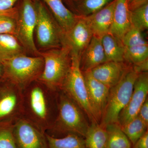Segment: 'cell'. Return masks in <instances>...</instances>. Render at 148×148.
<instances>
[{
	"label": "cell",
	"mask_w": 148,
	"mask_h": 148,
	"mask_svg": "<svg viewBox=\"0 0 148 148\" xmlns=\"http://www.w3.org/2000/svg\"><path fill=\"white\" fill-rule=\"evenodd\" d=\"M22 116L45 132L52 128L58 113V94L38 80L22 90Z\"/></svg>",
	"instance_id": "cell-1"
},
{
	"label": "cell",
	"mask_w": 148,
	"mask_h": 148,
	"mask_svg": "<svg viewBox=\"0 0 148 148\" xmlns=\"http://www.w3.org/2000/svg\"><path fill=\"white\" fill-rule=\"evenodd\" d=\"M87 119L80 107L61 90L58 92L57 116L53 127L49 132L62 137L75 134L84 138L90 125Z\"/></svg>",
	"instance_id": "cell-2"
},
{
	"label": "cell",
	"mask_w": 148,
	"mask_h": 148,
	"mask_svg": "<svg viewBox=\"0 0 148 148\" xmlns=\"http://www.w3.org/2000/svg\"><path fill=\"white\" fill-rule=\"evenodd\" d=\"M44 65L42 73L38 79L56 92L61 90L71 66V55L69 48L63 45L61 47L51 49L40 52Z\"/></svg>",
	"instance_id": "cell-3"
},
{
	"label": "cell",
	"mask_w": 148,
	"mask_h": 148,
	"mask_svg": "<svg viewBox=\"0 0 148 148\" xmlns=\"http://www.w3.org/2000/svg\"><path fill=\"white\" fill-rule=\"evenodd\" d=\"M140 73L129 64L119 82L110 88L106 109L100 124L106 127L112 123H118L121 111L129 102L134 83Z\"/></svg>",
	"instance_id": "cell-4"
},
{
	"label": "cell",
	"mask_w": 148,
	"mask_h": 148,
	"mask_svg": "<svg viewBox=\"0 0 148 148\" xmlns=\"http://www.w3.org/2000/svg\"><path fill=\"white\" fill-rule=\"evenodd\" d=\"M2 77L8 80L21 90L38 79L43 70L41 56H17L4 62Z\"/></svg>",
	"instance_id": "cell-5"
},
{
	"label": "cell",
	"mask_w": 148,
	"mask_h": 148,
	"mask_svg": "<svg viewBox=\"0 0 148 148\" xmlns=\"http://www.w3.org/2000/svg\"><path fill=\"white\" fill-rule=\"evenodd\" d=\"M36 12L35 31L38 44L43 48L61 47L64 34L45 4L40 0H34Z\"/></svg>",
	"instance_id": "cell-6"
},
{
	"label": "cell",
	"mask_w": 148,
	"mask_h": 148,
	"mask_svg": "<svg viewBox=\"0 0 148 148\" xmlns=\"http://www.w3.org/2000/svg\"><path fill=\"white\" fill-rule=\"evenodd\" d=\"M15 6L17 16L14 36L26 51L35 56H40L34 40L36 12L34 0H18Z\"/></svg>",
	"instance_id": "cell-7"
},
{
	"label": "cell",
	"mask_w": 148,
	"mask_h": 148,
	"mask_svg": "<svg viewBox=\"0 0 148 148\" xmlns=\"http://www.w3.org/2000/svg\"><path fill=\"white\" fill-rule=\"evenodd\" d=\"M80 59L78 56L71 55V69L61 90L66 92L80 107L90 123L98 122L88 99L84 77L80 67Z\"/></svg>",
	"instance_id": "cell-8"
},
{
	"label": "cell",
	"mask_w": 148,
	"mask_h": 148,
	"mask_svg": "<svg viewBox=\"0 0 148 148\" xmlns=\"http://www.w3.org/2000/svg\"><path fill=\"white\" fill-rule=\"evenodd\" d=\"M22 116V90L8 80L0 78V123L13 124Z\"/></svg>",
	"instance_id": "cell-9"
},
{
	"label": "cell",
	"mask_w": 148,
	"mask_h": 148,
	"mask_svg": "<svg viewBox=\"0 0 148 148\" xmlns=\"http://www.w3.org/2000/svg\"><path fill=\"white\" fill-rule=\"evenodd\" d=\"M16 148H48L46 132L21 116L12 124Z\"/></svg>",
	"instance_id": "cell-10"
},
{
	"label": "cell",
	"mask_w": 148,
	"mask_h": 148,
	"mask_svg": "<svg viewBox=\"0 0 148 148\" xmlns=\"http://www.w3.org/2000/svg\"><path fill=\"white\" fill-rule=\"evenodd\" d=\"M148 72H142L135 80L129 102L119 114L118 123L121 126L138 116L141 106L148 98Z\"/></svg>",
	"instance_id": "cell-11"
},
{
	"label": "cell",
	"mask_w": 148,
	"mask_h": 148,
	"mask_svg": "<svg viewBox=\"0 0 148 148\" xmlns=\"http://www.w3.org/2000/svg\"><path fill=\"white\" fill-rule=\"evenodd\" d=\"M93 36L84 16H79L73 27L64 34L63 45L69 48L71 55L80 58Z\"/></svg>",
	"instance_id": "cell-12"
},
{
	"label": "cell",
	"mask_w": 148,
	"mask_h": 148,
	"mask_svg": "<svg viewBox=\"0 0 148 148\" xmlns=\"http://www.w3.org/2000/svg\"><path fill=\"white\" fill-rule=\"evenodd\" d=\"M82 73L90 106L96 120L100 123L106 109L110 88L95 79L90 71Z\"/></svg>",
	"instance_id": "cell-13"
},
{
	"label": "cell",
	"mask_w": 148,
	"mask_h": 148,
	"mask_svg": "<svg viewBox=\"0 0 148 148\" xmlns=\"http://www.w3.org/2000/svg\"><path fill=\"white\" fill-rule=\"evenodd\" d=\"M129 65L125 62L108 61L90 71L95 79L110 88L120 80Z\"/></svg>",
	"instance_id": "cell-14"
},
{
	"label": "cell",
	"mask_w": 148,
	"mask_h": 148,
	"mask_svg": "<svg viewBox=\"0 0 148 148\" xmlns=\"http://www.w3.org/2000/svg\"><path fill=\"white\" fill-rule=\"evenodd\" d=\"M108 61L101 42V38L93 36L81 56V70L82 72L88 71Z\"/></svg>",
	"instance_id": "cell-15"
},
{
	"label": "cell",
	"mask_w": 148,
	"mask_h": 148,
	"mask_svg": "<svg viewBox=\"0 0 148 148\" xmlns=\"http://www.w3.org/2000/svg\"><path fill=\"white\" fill-rule=\"evenodd\" d=\"M115 0L95 13L84 16L93 36L101 38L108 34L113 17Z\"/></svg>",
	"instance_id": "cell-16"
},
{
	"label": "cell",
	"mask_w": 148,
	"mask_h": 148,
	"mask_svg": "<svg viewBox=\"0 0 148 148\" xmlns=\"http://www.w3.org/2000/svg\"><path fill=\"white\" fill-rule=\"evenodd\" d=\"M131 26L127 0H115L113 21L109 33L121 42Z\"/></svg>",
	"instance_id": "cell-17"
},
{
	"label": "cell",
	"mask_w": 148,
	"mask_h": 148,
	"mask_svg": "<svg viewBox=\"0 0 148 148\" xmlns=\"http://www.w3.org/2000/svg\"><path fill=\"white\" fill-rule=\"evenodd\" d=\"M52 14L64 34L73 27L79 16L74 14L64 5L62 0H40Z\"/></svg>",
	"instance_id": "cell-18"
},
{
	"label": "cell",
	"mask_w": 148,
	"mask_h": 148,
	"mask_svg": "<svg viewBox=\"0 0 148 148\" xmlns=\"http://www.w3.org/2000/svg\"><path fill=\"white\" fill-rule=\"evenodd\" d=\"M24 47L11 34H0V64L17 56L25 54Z\"/></svg>",
	"instance_id": "cell-19"
},
{
	"label": "cell",
	"mask_w": 148,
	"mask_h": 148,
	"mask_svg": "<svg viewBox=\"0 0 148 148\" xmlns=\"http://www.w3.org/2000/svg\"><path fill=\"white\" fill-rule=\"evenodd\" d=\"M101 42L108 61L125 62L124 47L110 33L101 38Z\"/></svg>",
	"instance_id": "cell-20"
},
{
	"label": "cell",
	"mask_w": 148,
	"mask_h": 148,
	"mask_svg": "<svg viewBox=\"0 0 148 148\" xmlns=\"http://www.w3.org/2000/svg\"><path fill=\"white\" fill-rule=\"evenodd\" d=\"M87 148H106L108 134L106 127L96 122L90 123L84 137Z\"/></svg>",
	"instance_id": "cell-21"
},
{
	"label": "cell",
	"mask_w": 148,
	"mask_h": 148,
	"mask_svg": "<svg viewBox=\"0 0 148 148\" xmlns=\"http://www.w3.org/2000/svg\"><path fill=\"white\" fill-rule=\"evenodd\" d=\"M106 128L108 134L106 148H132V143L118 123L107 125Z\"/></svg>",
	"instance_id": "cell-22"
},
{
	"label": "cell",
	"mask_w": 148,
	"mask_h": 148,
	"mask_svg": "<svg viewBox=\"0 0 148 148\" xmlns=\"http://www.w3.org/2000/svg\"><path fill=\"white\" fill-rule=\"evenodd\" d=\"M48 148H87L83 137L69 134L61 138L53 137L46 132Z\"/></svg>",
	"instance_id": "cell-23"
},
{
	"label": "cell",
	"mask_w": 148,
	"mask_h": 148,
	"mask_svg": "<svg viewBox=\"0 0 148 148\" xmlns=\"http://www.w3.org/2000/svg\"><path fill=\"white\" fill-rule=\"evenodd\" d=\"M148 126L137 116L121 127L133 145L147 131Z\"/></svg>",
	"instance_id": "cell-24"
},
{
	"label": "cell",
	"mask_w": 148,
	"mask_h": 148,
	"mask_svg": "<svg viewBox=\"0 0 148 148\" xmlns=\"http://www.w3.org/2000/svg\"><path fill=\"white\" fill-rule=\"evenodd\" d=\"M148 44L124 47V61L130 65L139 66L148 62Z\"/></svg>",
	"instance_id": "cell-25"
},
{
	"label": "cell",
	"mask_w": 148,
	"mask_h": 148,
	"mask_svg": "<svg viewBox=\"0 0 148 148\" xmlns=\"http://www.w3.org/2000/svg\"><path fill=\"white\" fill-rule=\"evenodd\" d=\"M17 16V10L15 5L8 10L0 12V34L15 36Z\"/></svg>",
	"instance_id": "cell-26"
},
{
	"label": "cell",
	"mask_w": 148,
	"mask_h": 148,
	"mask_svg": "<svg viewBox=\"0 0 148 148\" xmlns=\"http://www.w3.org/2000/svg\"><path fill=\"white\" fill-rule=\"evenodd\" d=\"M130 11L131 25L141 32L148 29V3Z\"/></svg>",
	"instance_id": "cell-27"
},
{
	"label": "cell",
	"mask_w": 148,
	"mask_h": 148,
	"mask_svg": "<svg viewBox=\"0 0 148 148\" xmlns=\"http://www.w3.org/2000/svg\"><path fill=\"white\" fill-rule=\"evenodd\" d=\"M121 42L124 47H131L148 44L143 36L142 32L132 26L124 35Z\"/></svg>",
	"instance_id": "cell-28"
},
{
	"label": "cell",
	"mask_w": 148,
	"mask_h": 148,
	"mask_svg": "<svg viewBox=\"0 0 148 148\" xmlns=\"http://www.w3.org/2000/svg\"><path fill=\"white\" fill-rule=\"evenodd\" d=\"M0 148H16L12 133V124L0 123Z\"/></svg>",
	"instance_id": "cell-29"
},
{
	"label": "cell",
	"mask_w": 148,
	"mask_h": 148,
	"mask_svg": "<svg viewBox=\"0 0 148 148\" xmlns=\"http://www.w3.org/2000/svg\"><path fill=\"white\" fill-rule=\"evenodd\" d=\"M114 0H84L81 5V9L86 16L103 8Z\"/></svg>",
	"instance_id": "cell-30"
},
{
	"label": "cell",
	"mask_w": 148,
	"mask_h": 148,
	"mask_svg": "<svg viewBox=\"0 0 148 148\" xmlns=\"http://www.w3.org/2000/svg\"><path fill=\"white\" fill-rule=\"evenodd\" d=\"M138 116L147 125H148V99L145 101L141 106Z\"/></svg>",
	"instance_id": "cell-31"
},
{
	"label": "cell",
	"mask_w": 148,
	"mask_h": 148,
	"mask_svg": "<svg viewBox=\"0 0 148 148\" xmlns=\"http://www.w3.org/2000/svg\"><path fill=\"white\" fill-rule=\"evenodd\" d=\"M132 148H148V130L133 145Z\"/></svg>",
	"instance_id": "cell-32"
},
{
	"label": "cell",
	"mask_w": 148,
	"mask_h": 148,
	"mask_svg": "<svg viewBox=\"0 0 148 148\" xmlns=\"http://www.w3.org/2000/svg\"><path fill=\"white\" fill-rule=\"evenodd\" d=\"M18 0H0V12L12 8Z\"/></svg>",
	"instance_id": "cell-33"
},
{
	"label": "cell",
	"mask_w": 148,
	"mask_h": 148,
	"mask_svg": "<svg viewBox=\"0 0 148 148\" xmlns=\"http://www.w3.org/2000/svg\"><path fill=\"white\" fill-rule=\"evenodd\" d=\"M147 3H148V0H127L130 11L133 10Z\"/></svg>",
	"instance_id": "cell-34"
},
{
	"label": "cell",
	"mask_w": 148,
	"mask_h": 148,
	"mask_svg": "<svg viewBox=\"0 0 148 148\" xmlns=\"http://www.w3.org/2000/svg\"><path fill=\"white\" fill-rule=\"evenodd\" d=\"M3 73V66L2 65L0 64V78L2 77Z\"/></svg>",
	"instance_id": "cell-35"
}]
</instances>
